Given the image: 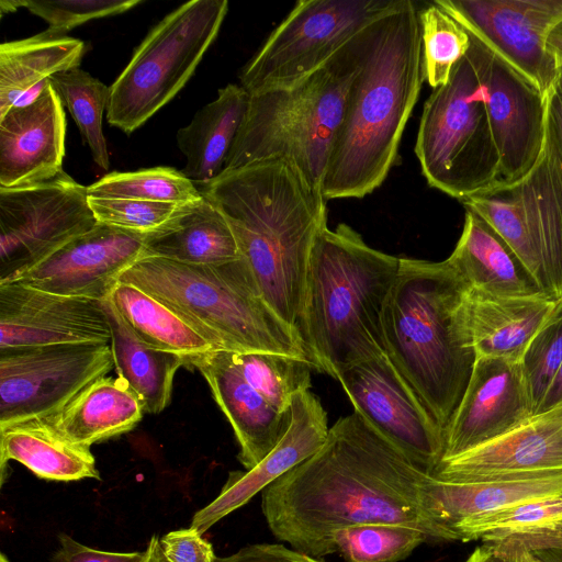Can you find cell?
Instances as JSON below:
<instances>
[{
	"label": "cell",
	"mask_w": 562,
	"mask_h": 562,
	"mask_svg": "<svg viewBox=\"0 0 562 562\" xmlns=\"http://www.w3.org/2000/svg\"><path fill=\"white\" fill-rule=\"evenodd\" d=\"M431 479L353 413L261 492V509L277 540L316 559L336 553L335 531L355 525L409 526L428 542H448L430 513Z\"/></svg>",
	"instance_id": "1"
},
{
	"label": "cell",
	"mask_w": 562,
	"mask_h": 562,
	"mask_svg": "<svg viewBox=\"0 0 562 562\" xmlns=\"http://www.w3.org/2000/svg\"><path fill=\"white\" fill-rule=\"evenodd\" d=\"M424 81L418 3L398 0L362 31L358 71L322 186L326 201L361 199L384 182Z\"/></svg>",
	"instance_id": "2"
},
{
	"label": "cell",
	"mask_w": 562,
	"mask_h": 562,
	"mask_svg": "<svg viewBox=\"0 0 562 562\" xmlns=\"http://www.w3.org/2000/svg\"><path fill=\"white\" fill-rule=\"evenodd\" d=\"M199 189L231 225L268 305L297 331L313 246L327 225L322 191L284 159L223 171Z\"/></svg>",
	"instance_id": "3"
},
{
	"label": "cell",
	"mask_w": 562,
	"mask_h": 562,
	"mask_svg": "<svg viewBox=\"0 0 562 562\" xmlns=\"http://www.w3.org/2000/svg\"><path fill=\"white\" fill-rule=\"evenodd\" d=\"M469 285L448 259L400 258L383 312L386 353L442 434L469 382L475 352Z\"/></svg>",
	"instance_id": "4"
},
{
	"label": "cell",
	"mask_w": 562,
	"mask_h": 562,
	"mask_svg": "<svg viewBox=\"0 0 562 562\" xmlns=\"http://www.w3.org/2000/svg\"><path fill=\"white\" fill-rule=\"evenodd\" d=\"M400 258L376 250L347 224L318 233L297 327L313 368L338 379L348 368L386 356L383 312Z\"/></svg>",
	"instance_id": "5"
},
{
	"label": "cell",
	"mask_w": 562,
	"mask_h": 562,
	"mask_svg": "<svg viewBox=\"0 0 562 562\" xmlns=\"http://www.w3.org/2000/svg\"><path fill=\"white\" fill-rule=\"evenodd\" d=\"M120 281L164 303L216 350L270 352L310 361L300 335L268 305L243 257L205 266L147 256Z\"/></svg>",
	"instance_id": "6"
},
{
	"label": "cell",
	"mask_w": 562,
	"mask_h": 562,
	"mask_svg": "<svg viewBox=\"0 0 562 562\" xmlns=\"http://www.w3.org/2000/svg\"><path fill=\"white\" fill-rule=\"evenodd\" d=\"M362 31L301 82L249 94L245 121L223 171L267 159H284L322 191L358 71Z\"/></svg>",
	"instance_id": "7"
},
{
	"label": "cell",
	"mask_w": 562,
	"mask_h": 562,
	"mask_svg": "<svg viewBox=\"0 0 562 562\" xmlns=\"http://www.w3.org/2000/svg\"><path fill=\"white\" fill-rule=\"evenodd\" d=\"M415 155L427 183L459 201L499 184L483 89L467 54L426 100Z\"/></svg>",
	"instance_id": "8"
},
{
	"label": "cell",
	"mask_w": 562,
	"mask_h": 562,
	"mask_svg": "<svg viewBox=\"0 0 562 562\" xmlns=\"http://www.w3.org/2000/svg\"><path fill=\"white\" fill-rule=\"evenodd\" d=\"M226 0H192L167 14L110 87V125L133 133L186 86L216 38Z\"/></svg>",
	"instance_id": "9"
},
{
	"label": "cell",
	"mask_w": 562,
	"mask_h": 562,
	"mask_svg": "<svg viewBox=\"0 0 562 562\" xmlns=\"http://www.w3.org/2000/svg\"><path fill=\"white\" fill-rule=\"evenodd\" d=\"M398 0H300L241 69L250 94L292 87L323 67Z\"/></svg>",
	"instance_id": "10"
},
{
	"label": "cell",
	"mask_w": 562,
	"mask_h": 562,
	"mask_svg": "<svg viewBox=\"0 0 562 562\" xmlns=\"http://www.w3.org/2000/svg\"><path fill=\"white\" fill-rule=\"evenodd\" d=\"M113 368L110 344L0 349V429L56 415Z\"/></svg>",
	"instance_id": "11"
},
{
	"label": "cell",
	"mask_w": 562,
	"mask_h": 562,
	"mask_svg": "<svg viewBox=\"0 0 562 562\" xmlns=\"http://www.w3.org/2000/svg\"><path fill=\"white\" fill-rule=\"evenodd\" d=\"M97 225L88 187L65 171L48 181L0 188V282Z\"/></svg>",
	"instance_id": "12"
},
{
	"label": "cell",
	"mask_w": 562,
	"mask_h": 562,
	"mask_svg": "<svg viewBox=\"0 0 562 562\" xmlns=\"http://www.w3.org/2000/svg\"><path fill=\"white\" fill-rule=\"evenodd\" d=\"M467 31L470 36L467 55L483 89L499 156V184H514L531 171L541 156L547 95L475 34Z\"/></svg>",
	"instance_id": "13"
},
{
	"label": "cell",
	"mask_w": 562,
	"mask_h": 562,
	"mask_svg": "<svg viewBox=\"0 0 562 562\" xmlns=\"http://www.w3.org/2000/svg\"><path fill=\"white\" fill-rule=\"evenodd\" d=\"M355 413L431 474L442 459L443 434L390 358L355 364L337 379Z\"/></svg>",
	"instance_id": "14"
},
{
	"label": "cell",
	"mask_w": 562,
	"mask_h": 562,
	"mask_svg": "<svg viewBox=\"0 0 562 562\" xmlns=\"http://www.w3.org/2000/svg\"><path fill=\"white\" fill-rule=\"evenodd\" d=\"M436 1L548 94L559 65L546 44L550 32L562 21V0Z\"/></svg>",
	"instance_id": "15"
},
{
	"label": "cell",
	"mask_w": 562,
	"mask_h": 562,
	"mask_svg": "<svg viewBox=\"0 0 562 562\" xmlns=\"http://www.w3.org/2000/svg\"><path fill=\"white\" fill-rule=\"evenodd\" d=\"M144 240L145 236L98 223L4 282L103 301L144 256Z\"/></svg>",
	"instance_id": "16"
},
{
	"label": "cell",
	"mask_w": 562,
	"mask_h": 562,
	"mask_svg": "<svg viewBox=\"0 0 562 562\" xmlns=\"http://www.w3.org/2000/svg\"><path fill=\"white\" fill-rule=\"evenodd\" d=\"M110 341L102 301L0 282V349Z\"/></svg>",
	"instance_id": "17"
},
{
	"label": "cell",
	"mask_w": 562,
	"mask_h": 562,
	"mask_svg": "<svg viewBox=\"0 0 562 562\" xmlns=\"http://www.w3.org/2000/svg\"><path fill=\"white\" fill-rule=\"evenodd\" d=\"M533 415V400L522 363L477 357L443 431L441 461L493 440Z\"/></svg>",
	"instance_id": "18"
},
{
	"label": "cell",
	"mask_w": 562,
	"mask_h": 562,
	"mask_svg": "<svg viewBox=\"0 0 562 562\" xmlns=\"http://www.w3.org/2000/svg\"><path fill=\"white\" fill-rule=\"evenodd\" d=\"M562 472V405L535 414L508 432L440 461L430 474L450 483L522 480Z\"/></svg>",
	"instance_id": "19"
},
{
	"label": "cell",
	"mask_w": 562,
	"mask_h": 562,
	"mask_svg": "<svg viewBox=\"0 0 562 562\" xmlns=\"http://www.w3.org/2000/svg\"><path fill=\"white\" fill-rule=\"evenodd\" d=\"M542 270V290L562 297V65L547 94L541 156L519 182Z\"/></svg>",
	"instance_id": "20"
},
{
	"label": "cell",
	"mask_w": 562,
	"mask_h": 562,
	"mask_svg": "<svg viewBox=\"0 0 562 562\" xmlns=\"http://www.w3.org/2000/svg\"><path fill=\"white\" fill-rule=\"evenodd\" d=\"M65 136L64 105L48 82L34 102L0 117V188L56 178L64 171Z\"/></svg>",
	"instance_id": "21"
},
{
	"label": "cell",
	"mask_w": 562,
	"mask_h": 562,
	"mask_svg": "<svg viewBox=\"0 0 562 562\" xmlns=\"http://www.w3.org/2000/svg\"><path fill=\"white\" fill-rule=\"evenodd\" d=\"M329 432L327 414L311 392L297 393L291 405V423L277 447L255 468L233 471L209 505L198 510L191 528L203 535L226 515L247 504L289 470L313 456L326 441Z\"/></svg>",
	"instance_id": "22"
},
{
	"label": "cell",
	"mask_w": 562,
	"mask_h": 562,
	"mask_svg": "<svg viewBox=\"0 0 562 562\" xmlns=\"http://www.w3.org/2000/svg\"><path fill=\"white\" fill-rule=\"evenodd\" d=\"M205 379L239 445L238 460L246 470L260 463L281 441L291 423V411L272 406L243 376L234 352L211 350L186 359Z\"/></svg>",
	"instance_id": "23"
},
{
	"label": "cell",
	"mask_w": 562,
	"mask_h": 562,
	"mask_svg": "<svg viewBox=\"0 0 562 562\" xmlns=\"http://www.w3.org/2000/svg\"><path fill=\"white\" fill-rule=\"evenodd\" d=\"M561 307L562 297L547 292L504 297L469 288L468 326L475 358L521 362L533 337Z\"/></svg>",
	"instance_id": "24"
},
{
	"label": "cell",
	"mask_w": 562,
	"mask_h": 562,
	"mask_svg": "<svg viewBox=\"0 0 562 562\" xmlns=\"http://www.w3.org/2000/svg\"><path fill=\"white\" fill-rule=\"evenodd\" d=\"M430 513L448 541H459L457 527L475 517L526 502L562 495V472L535 479L450 483L431 479Z\"/></svg>",
	"instance_id": "25"
},
{
	"label": "cell",
	"mask_w": 562,
	"mask_h": 562,
	"mask_svg": "<svg viewBox=\"0 0 562 562\" xmlns=\"http://www.w3.org/2000/svg\"><path fill=\"white\" fill-rule=\"evenodd\" d=\"M248 105L249 93L240 85L228 83L178 130L177 145L187 158L181 172L195 184L207 183L223 172Z\"/></svg>",
	"instance_id": "26"
},
{
	"label": "cell",
	"mask_w": 562,
	"mask_h": 562,
	"mask_svg": "<svg viewBox=\"0 0 562 562\" xmlns=\"http://www.w3.org/2000/svg\"><path fill=\"white\" fill-rule=\"evenodd\" d=\"M447 259L470 289L504 297L543 292L507 244L471 210L465 209L461 236Z\"/></svg>",
	"instance_id": "27"
},
{
	"label": "cell",
	"mask_w": 562,
	"mask_h": 562,
	"mask_svg": "<svg viewBox=\"0 0 562 562\" xmlns=\"http://www.w3.org/2000/svg\"><path fill=\"white\" fill-rule=\"evenodd\" d=\"M10 460L22 463L45 480H100L90 448L67 439L48 418L31 419L0 429L1 484Z\"/></svg>",
	"instance_id": "28"
},
{
	"label": "cell",
	"mask_w": 562,
	"mask_h": 562,
	"mask_svg": "<svg viewBox=\"0 0 562 562\" xmlns=\"http://www.w3.org/2000/svg\"><path fill=\"white\" fill-rule=\"evenodd\" d=\"M139 397L119 376H101L87 385L59 413L48 417L70 441L91 447L128 432L143 418Z\"/></svg>",
	"instance_id": "29"
},
{
	"label": "cell",
	"mask_w": 562,
	"mask_h": 562,
	"mask_svg": "<svg viewBox=\"0 0 562 562\" xmlns=\"http://www.w3.org/2000/svg\"><path fill=\"white\" fill-rule=\"evenodd\" d=\"M102 303L111 327L116 376L139 397L145 413L162 412L170 404L176 372L186 366V358L147 346L124 322L109 296Z\"/></svg>",
	"instance_id": "30"
},
{
	"label": "cell",
	"mask_w": 562,
	"mask_h": 562,
	"mask_svg": "<svg viewBox=\"0 0 562 562\" xmlns=\"http://www.w3.org/2000/svg\"><path fill=\"white\" fill-rule=\"evenodd\" d=\"M86 44L78 38L44 31L0 46V117L15 102L50 77L78 68Z\"/></svg>",
	"instance_id": "31"
},
{
	"label": "cell",
	"mask_w": 562,
	"mask_h": 562,
	"mask_svg": "<svg viewBox=\"0 0 562 562\" xmlns=\"http://www.w3.org/2000/svg\"><path fill=\"white\" fill-rule=\"evenodd\" d=\"M190 265H221L241 257L225 216L205 198L168 229L145 237L143 257Z\"/></svg>",
	"instance_id": "32"
},
{
	"label": "cell",
	"mask_w": 562,
	"mask_h": 562,
	"mask_svg": "<svg viewBox=\"0 0 562 562\" xmlns=\"http://www.w3.org/2000/svg\"><path fill=\"white\" fill-rule=\"evenodd\" d=\"M109 299L147 346L187 358L216 350L189 323L139 288L119 281Z\"/></svg>",
	"instance_id": "33"
},
{
	"label": "cell",
	"mask_w": 562,
	"mask_h": 562,
	"mask_svg": "<svg viewBox=\"0 0 562 562\" xmlns=\"http://www.w3.org/2000/svg\"><path fill=\"white\" fill-rule=\"evenodd\" d=\"M461 202L467 210L475 212L495 231L543 291L541 262L518 184H498Z\"/></svg>",
	"instance_id": "34"
},
{
	"label": "cell",
	"mask_w": 562,
	"mask_h": 562,
	"mask_svg": "<svg viewBox=\"0 0 562 562\" xmlns=\"http://www.w3.org/2000/svg\"><path fill=\"white\" fill-rule=\"evenodd\" d=\"M49 83L70 112L93 161L101 169H108L110 160L102 117L108 109L110 87L79 67L54 75Z\"/></svg>",
	"instance_id": "35"
},
{
	"label": "cell",
	"mask_w": 562,
	"mask_h": 562,
	"mask_svg": "<svg viewBox=\"0 0 562 562\" xmlns=\"http://www.w3.org/2000/svg\"><path fill=\"white\" fill-rule=\"evenodd\" d=\"M88 195L180 205H196L204 200L191 179L170 167L106 173L88 187Z\"/></svg>",
	"instance_id": "36"
},
{
	"label": "cell",
	"mask_w": 562,
	"mask_h": 562,
	"mask_svg": "<svg viewBox=\"0 0 562 562\" xmlns=\"http://www.w3.org/2000/svg\"><path fill=\"white\" fill-rule=\"evenodd\" d=\"M245 380L272 406L289 413L294 396L311 389L310 361L270 352H234Z\"/></svg>",
	"instance_id": "37"
},
{
	"label": "cell",
	"mask_w": 562,
	"mask_h": 562,
	"mask_svg": "<svg viewBox=\"0 0 562 562\" xmlns=\"http://www.w3.org/2000/svg\"><path fill=\"white\" fill-rule=\"evenodd\" d=\"M424 79L436 89L448 82L470 47L468 31L437 1L418 7Z\"/></svg>",
	"instance_id": "38"
},
{
	"label": "cell",
	"mask_w": 562,
	"mask_h": 562,
	"mask_svg": "<svg viewBox=\"0 0 562 562\" xmlns=\"http://www.w3.org/2000/svg\"><path fill=\"white\" fill-rule=\"evenodd\" d=\"M333 542L346 562H400L428 539L409 526L364 524L335 531Z\"/></svg>",
	"instance_id": "39"
},
{
	"label": "cell",
	"mask_w": 562,
	"mask_h": 562,
	"mask_svg": "<svg viewBox=\"0 0 562 562\" xmlns=\"http://www.w3.org/2000/svg\"><path fill=\"white\" fill-rule=\"evenodd\" d=\"M562 521V495L535 499L460 524L459 541H494L513 533L531 531Z\"/></svg>",
	"instance_id": "40"
},
{
	"label": "cell",
	"mask_w": 562,
	"mask_h": 562,
	"mask_svg": "<svg viewBox=\"0 0 562 562\" xmlns=\"http://www.w3.org/2000/svg\"><path fill=\"white\" fill-rule=\"evenodd\" d=\"M88 203L99 224L145 237L168 229L195 206L92 195Z\"/></svg>",
	"instance_id": "41"
},
{
	"label": "cell",
	"mask_w": 562,
	"mask_h": 562,
	"mask_svg": "<svg viewBox=\"0 0 562 562\" xmlns=\"http://www.w3.org/2000/svg\"><path fill=\"white\" fill-rule=\"evenodd\" d=\"M464 562H562V521L486 541Z\"/></svg>",
	"instance_id": "42"
},
{
	"label": "cell",
	"mask_w": 562,
	"mask_h": 562,
	"mask_svg": "<svg viewBox=\"0 0 562 562\" xmlns=\"http://www.w3.org/2000/svg\"><path fill=\"white\" fill-rule=\"evenodd\" d=\"M562 362V307L529 344L522 368L532 395L535 414Z\"/></svg>",
	"instance_id": "43"
},
{
	"label": "cell",
	"mask_w": 562,
	"mask_h": 562,
	"mask_svg": "<svg viewBox=\"0 0 562 562\" xmlns=\"http://www.w3.org/2000/svg\"><path fill=\"white\" fill-rule=\"evenodd\" d=\"M140 2V0L19 1V5L45 20L48 24L47 31L50 33L66 35L68 31L82 23L126 12Z\"/></svg>",
	"instance_id": "44"
},
{
	"label": "cell",
	"mask_w": 562,
	"mask_h": 562,
	"mask_svg": "<svg viewBox=\"0 0 562 562\" xmlns=\"http://www.w3.org/2000/svg\"><path fill=\"white\" fill-rule=\"evenodd\" d=\"M169 562H213V546L193 528L170 531L159 538Z\"/></svg>",
	"instance_id": "45"
},
{
	"label": "cell",
	"mask_w": 562,
	"mask_h": 562,
	"mask_svg": "<svg viewBox=\"0 0 562 562\" xmlns=\"http://www.w3.org/2000/svg\"><path fill=\"white\" fill-rule=\"evenodd\" d=\"M59 547L50 562H143V552H110L85 546L66 533H60Z\"/></svg>",
	"instance_id": "46"
},
{
	"label": "cell",
	"mask_w": 562,
	"mask_h": 562,
	"mask_svg": "<svg viewBox=\"0 0 562 562\" xmlns=\"http://www.w3.org/2000/svg\"><path fill=\"white\" fill-rule=\"evenodd\" d=\"M213 562H323L279 543H255L243 547L226 557H215Z\"/></svg>",
	"instance_id": "47"
},
{
	"label": "cell",
	"mask_w": 562,
	"mask_h": 562,
	"mask_svg": "<svg viewBox=\"0 0 562 562\" xmlns=\"http://www.w3.org/2000/svg\"><path fill=\"white\" fill-rule=\"evenodd\" d=\"M562 405V362L557 370L536 414Z\"/></svg>",
	"instance_id": "48"
},
{
	"label": "cell",
	"mask_w": 562,
	"mask_h": 562,
	"mask_svg": "<svg viewBox=\"0 0 562 562\" xmlns=\"http://www.w3.org/2000/svg\"><path fill=\"white\" fill-rule=\"evenodd\" d=\"M547 50L562 65V21L550 32L547 38Z\"/></svg>",
	"instance_id": "49"
},
{
	"label": "cell",
	"mask_w": 562,
	"mask_h": 562,
	"mask_svg": "<svg viewBox=\"0 0 562 562\" xmlns=\"http://www.w3.org/2000/svg\"><path fill=\"white\" fill-rule=\"evenodd\" d=\"M143 562H169L161 550L160 541L157 536H153L145 550Z\"/></svg>",
	"instance_id": "50"
},
{
	"label": "cell",
	"mask_w": 562,
	"mask_h": 562,
	"mask_svg": "<svg viewBox=\"0 0 562 562\" xmlns=\"http://www.w3.org/2000/svg\"><path fill=\"white\" fill-rule=\"evenodd\" d=\"M0 562H10L9 559L5 557L4 553H1L0 555Z\"/></svg>",
	"instance_id": "51"
}]
</instances>
